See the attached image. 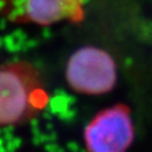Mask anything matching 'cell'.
<instances>
[{"instance_id": "obj_1", "label": "cell", "mask_w": 152, "mask_h": 152, "mask_svg": "<svg viewBox=\"0 0 152 152\" xmlns=\"http://www.w3.org/2000/svg\"><path fill=\"white\" fill-rule=\"evenodd\" d=\"M49 103L39 71L25 61L0 65V127L34 120Z\"/></svg>"}, {"instance_id": "obj_2", "label": "cell", "mask_w": 152, "mask_h": 152, "mask_svg": "<svg viewBox=\"0 0 152 152\" xmlns=\"http://www.w3.org/2000/svg\"><path fill=\"white\" fill-rule=\"evenodd\" d=\"M65 78L69 87L78 94L104 95L116 86V63L108 52L95 46H83L70 56Z\"/></svg>"}, {"instance_id": "obj_3", "label": "cell", "mask_w": 152, "mask_h": 152, "mask_svg": "<svg viewBox=\"0 0 152 152\" xmlns=\"http://www.w3.org/2000/svg\"><path fill=\"white\" fill-rule=\"evenodd\" d=\"M134 136L131 108L125 104L98 112L83 131L87 152H127Z\"/></svg>"}, {"instance_id": "obj_4", "label": "cell", "mask_w": 152, "mask_h": 152, "mask_svg": "<svg viewBox=\"0 0 152 152\" xmlns=\"http://www.w3.org/2000/svg\"><path fill=\"white\" fill-rule=\"evenodd\" d=\"M0 10L9 22L42 26L85 17L83 0H0Z\"/></svg>"}]
</instances>
